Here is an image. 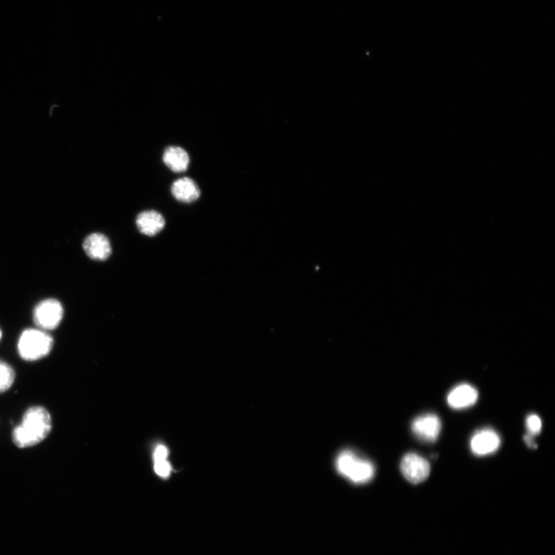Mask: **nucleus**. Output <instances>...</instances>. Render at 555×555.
I'll return each mask as SVG.
<instances>
[{"instance_id": "obj_3", "label": "nucleus", "mask_w": 555, "mask_h": 555, "mask_svg": "<svg viewBox=\"0 0 555 555\" xmlns=\"http://www.w3.org/2000/svg\"><path fill=\"white\" fill-rule=\"evenodd\" d=\"M53 337L41 329H27L18 342V352L26 361L34 362L51 354L54 347Z\"/></svg>"}, {"instance_id": "obj_18", "label": "nucleus", "mask_w": 555, "mask_h": 555, "mask_svg": "<svg viewBox=\"0 0 555 555\" xmlns=\"http://www.w3.org/2000/svg\"><path fill=\"white\" fill-rule=\"evenodd\" d=\"M2 338V331L0 329V340H1Z\"/></svg>"}, {"instance_id": "obj_17", "label": "nucleus", "mask_w": 555, "mask_h": 555, "mask_svg": "<svg viewBox=\"0 0 555 555\" xmlns=\"http://www.w3.org/2000/svg\"><path fill=\"white\" fill-rule=\"evenodd\" d=\"M524 440L526 444H527L530 448H533V449H536V448L538 447V445L534 441V436L529 434H526L524 437Z\"/></svg>"}, {"instance_id": "obj_8", "label": "nucleus", "mask_w": 555, "mask_h": 555, "mask_svg": "<svg viewBox=\"0 0 555 555\" xmlns=\"http://www.w3.org/2000/svg\"><path fill=\"white\" fill-rule=\"evenodd\" d=\"M83 249L90 259L96 261L108 259L112 252L110 240L101 233H93L83 243Z\"/></svg>"}, {"instance_id": "obj_12", "label": "nucleus", "mask_w": 555, "mask_h": 555, "mask_svg": "<svg viewBox=\"0 0 555 555\" xmlns=\"http://www.w3.org/2000/svg\"><path fill=\"white\" fill-rule=\"evenodd\" d=\"M163 161L174 172L181 173L189 166V154L179 147H169L163 154Z\"/></svg>"}, {"instance_id": "obj_15", "label": "nucleus", "mask_w": 555, "mask_h": 555, "mask_svg": "<svg viewBox=\"0 0 555 555\" xmlns=\"http://www.w3.org/2000/svg\"><path fill=\"white\" fill-rule=\"evenodd\" d=\"M154 471L161 478L167 479L171 473V466L167 460L154 461Z\"/></svg>"}, {"instance_id": "obj_7", "label": "nucleus", "mask_w": 555, "mask_h": 555, "mask_svg": "<svg viewBox=\"0 0 555 555\" xmlns=\"http://www.w3.org/2000/svg\"><path fill=\"white\" fill-rule=\"evenodd\" d=\"M501 438L489 428L476 431L471 440V449L476 456H486L499 449Z\"/></svg>"}, {"instance_id": "obj_16", "label": "nucleus", "mask_w": 555, "mask_h": 555, "mask_svg": "<svg viewBox=\"0 0 555 555\" xmlns=\"http://www.w3.org/2000/svg\"><path fill=\"white\" fill-rule=\"evenodd\" d=\"M169 451L166 447L163 445L159 446L157 448H156L154 452V461L166 460Z\"/></svg>"}, {"instance_id": "obj_5", "label": "nucleus", "mask_w": 555, "mask_h": 555, "mask_svg": "<svg viewBox=\"0 0 555 555\" xmlns=\"http://www.w3.org/2000/svg\"><path fill=\"white\" fill-rule=\"evenodd\" d=\"M401 471L409 482L417 484L428 479L431 474V465L423 456L409 453L403 457Z\"/></svg>"}, {"instance_id": "obj_4", "label": "nucleus", "mask_w": 555, "mask_h": 555, "mask_svg": "<svg viewBox=\"0 0 555 555\" xmlns=\"http://www.w3.org/2000/svg\"><path fill=\"white\" fill-rule=\"evenodd\" d=\"M64 314V307L60 301L47 299L35 307L34 322L39 329L44 331L53 330L60 326Z\"/></svg>"}, {"instance_id": "obj_1", "label": "nucleus", "mask_w": 555, "mask_h": 555, "mask_svg": "<svg viewBox=\"0 0 555 555\" xmlns=\"http://www.w3.org/2000/svg\"><path fill=\"white\" fill-rule=\"evenodd\" d=\"M51 414L43 406H33L26 411L21 424L13 432L14 444L21 449L41 444L51 434Z\"/></svg>"}, {"instance_id": "obj_14", "label": "nucleus", "mask_w": 555, "mask_h": 555, "mask_svg": "<svg viewBox=\"0 0 555 555\" xmlns=\"http://www.w3.org/2000/svg\"><path fill=\"white\" fill-rule=\"evenodd\" d=\"M526 426L529 434L532 436H536L541 431L542 423L540 417L536 414H531L526 420Z\"/></svg>"}, {"instance_id": "obj_6", "label": "nucleus", "mask_w": 555, "mask_h": 555, "mask_svg": "<svg viewBox=\"0 0 555 555\" xmlns=\"http://www.w3.org/2000/svg\"><path fill=\"white\" fill-rule=\"evenodd\" d=\"M412 431L418 439L426 443H434L441 431L440 418L433 414L418 416L412 424Z\"/></svg>"}, {"instance_id": "obj_9", "label": "nucleus", "mask_w": 555, "mask_h": 555, "mask_svg": "<svg viewBox=\"0 0 555 555\" xmlns=\"http://www.w3.org/2000/svg\"><path fill=\"white\" fill-rule=\"evenodd\" d=\"M479 392L470 384H462L454 387L447 396V403L456 410L469 408L478 401Z\"/></svg>"}, {"instance_id": "obj_13", "label": "nucleus", "mask_w": 555, "mask_h": 555, "mask_svg": "<svg viewBox=\"0 0 555 555\" xmlns=\"http://www.w3.org/2000/svg\"><path fill=\"white\" fill-rule=\"evenodd\" d=\"M16 374L14 369L0 360V394L5 393L14 385Z\"/></svg>"}, {"instance_id": "obj_11", "label": "nucleus", "mask_w": 555, "mask_h": 555, "mask_svg": "<svg viewBox=\"0 0 555 555\" xmlns=\"http://www.w3.org/2000/svg\"><path fill=\"white\" fill-rule=\"evenodd\" d=\"M171 193L175 199L183 203L196 201L201 194L197 184L189 178L175 181L171 186Z\"/></svg>"}, {"instance_id": "obj_10", "label": "nucleus", "mask_w": 555, "mask_h": 555, "mask_svg": "<svg viewBox=\"0 0 555 555\" xmlns=\"http://www.w3.org/2000/svg\"><path fill=\"white\" fill-rule=\"evenodd\" d=\"M136 226L143 235L154 236L164 228L165 219L158 211H144L136 219Z\"/></svg>"}, {"instance_id": "obj_2", "label": "nucleus", "mask_w": 555, "mask_h": 555, "mask_svg": "<svg viewBox=\"0 0 555 555\" xmlns=\"http://www.w3.org/2000/svg\"><path fill=\"white\" fill-rule=\"evenodd\" d=\"M335 466L338 473L355 484H365L375 476L374 464L351 450L341 451L336 456Z\"/></svg>"}]
</instances>
